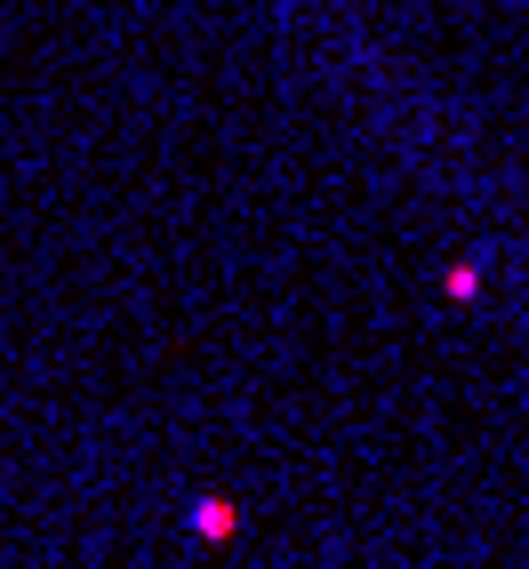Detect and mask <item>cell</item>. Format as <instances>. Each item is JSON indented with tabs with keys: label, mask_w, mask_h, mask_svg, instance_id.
<instances>
[{
	"label": "cell",
	"mask_w": 529,
	"mask_h": 569,
	"mask_svg": "<svg viewBox=\"0 0 529 569\" xmlns=\"http://www.w3.org/2000/svg\"><path fill=\"white\" fill-rule=\"evenodd\" d=\"M441 289L458 297V306H473V297H481V264H449V273H441Z\"/></svg>",
	"instance_id": "7a4b0ae2"
},
{
	"label": "cell",
	"mask_w": 529,
	"mask_h": 569,
	"mask_svg": "<svg viewBox=\"0 0 529 569\" xmlns=\"http://www.w3.org/2000/svg\"><path fill=\"white\" fill-rule=\"evenodd\" d=\"M184 521H193V538H201V546H224V538L241 529V506H233V498H201Z\"/></svg>",
	"instance_id": "6da1fadb"
}]
</instances>
